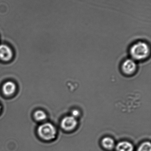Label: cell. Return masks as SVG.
I'll return each mask as SVG.
<instances>
[{"mask_svg": "<svg viewBox=\"0 0 151 151\" xmlns=\"http://www.w3.org/2000/svg\"><path fill=\"white\" fill-rule=\"evenodd\" d=\"M150 52L149 45L144 42H138L130 48V54L132 58L136 60H142L148 57Z\"/></svg>", "mask_w": 151, "mask_h": 151, "instance_id": "obj_1", "label": "cell"}, {"mask_svg": "<svg viewBox=\"0 0 151 151\" xmlns=\"http://www.w3.org/2000/svg\"><path fill=\"white\" fill-rule=\"evenodd\" d=\"M37 132L40 137L45 141H52L56 137V127L51 123L48 122L40 125L37 129Z\"/></svg>", "mask_w": 151, "mask_h": 151, "instance_id": "obj_2", "label": "cell"}, {"mask_svg": "<svg viewBox=\"0 0 151 151\" xmlns=\"http://www.w3.org/2000/svg\"><path fill=\"white\" fill-rule=\"evenodd\" d=\"M61 128L66 132L73 131L78 126L77 119L72 116H66L63 118L60 123Z\"/></svg>", "mask_w": 151, "mask_h": 151, "instance_id": "obj_3", "label": "cell"}, {"mask_svg": "<svg viewBox=\"0 0 151 151\" xmlns=\"http://www.w3.org/2000/svg\"><path fill=\"white\" fill-rule=\"evenodd\" d=\"M121 68L124 74L130 76L133 75L136 72L137 65L136 63L133 59H128L123 62Z\"/></svg>", "mask_w": 151, "mask_h": 151, "instance_id": "obj_4", "label": "cell"}, {"mask_svg": "<svg viewBox=\"0 0 151 151\" xmlns=\"http://www.w3.org/2000/svg\"><path fill=\"white\" fill-rule=\"evenodd\" d=\"M13 54L11 49L4 44L0 45V59L3 61H9L12 58Z\"/></svg>", "mask_w": 151, "mask_h": 151, "instance_id": "obj_5", "label": "cell"}, {"mask_svg": "<svg viewBox=\"0 0 151 151\" xmlns=\"http://www.w3.org/2000/svg\"><path fill=\"white\" fill-rule=\"evenodd\" d=\"M116 151H134V145L127 141H122L116 144L115 147Z\"/></svg>", "mask_w": 151, "mask_h": 151, "instance_id": "obj_6", "label": "cell"}, {"mask_svg": "<svg viewBox=\"0 0 151 151\" xmlns=\"http://www.w3.org/2000/svg\"><path fill=\"white\" fill-rule=\"evenodd\" d=\"M101 145L102 147L106 150L111 151L115 148L116 143L113 138L106 136L102 139Z\"/></svg>", "mask_w": 151, "mask_h": 151, "instance_id": "obj_7", "label": "cell"}, {"mask_svg": "<svg viewBox=\"0 0 151 151\" xmlns=\"http://www.w3.org/2000/svg\"><path fill=\"white\" fill-rule=\"evenodd\" d=\"M16 84L12 82H6L3 85V92L6 96H9L12 95L16 91Z\"/></svg>", "mask_w": 151, "mask_h": 151, "instance_id": "obj_8", "label": "cell"}, {"mask_svg": "<svg viewBox=\"0 0 151 151\" xmlns=\"http://www.w3.org/2000/svg\"><path fill=\"white\" fill-rule=\"evenodd\" d=\"M34 117L36 120L38 121H42L46 119V118H47V115L43 111L38 110L34 113Z\"/></svg>", "mask_w": 151, "mask_h": 151, "instance_id": "obj_9", "label": "cell"}, {"mask_svg": "<svg viewBox=\"0 0 151 151\" xmlns=\"http://www.w3.org/2000/svg\"><path fill=\"white\" fill-rule=\"evenodd\" d=\"M137 151H151L150 142L145 141L142 143L137 148Z\"/></svg>", "mask_w": 151, "mask_h": 151, "instance_id": "obj_10", "label": "cell"}, {"mask_svg": "<svg viewBox=\"0 0 151 151\" xmlns=\"http://www.w3.org/2000/svg\"><path fill=\"white\" fill-rule=\"evenodd\" d=\"M79 111H78V110H76V109L74 110L73 111H72V116L73 117H74V118H76V119L77 117L79 116Z\"/></svg>", "mask_w": 151, "mask_h": 151, "instance_id": "obj_11", "label": "cell"}, {"mask_svg": "<svg viewBox=\"0 0 151 151\" xmlns=\"http://www.w3.org/2000/svg\"><path fill=\"white\" fill-rule=\"evenodd\" d=\"M1 106H0V111H1Z\"/></svg>", "mask_w": 151, "mask_h": 151, "instance_id": "obj_12", "label": "cell"}]
</instances>
